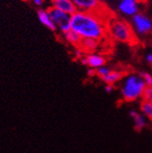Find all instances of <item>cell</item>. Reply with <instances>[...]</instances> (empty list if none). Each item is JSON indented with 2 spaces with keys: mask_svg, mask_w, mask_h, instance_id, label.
<instances>
[{
  "mask_svg": "<svg viewBox=\"0 0 152 153\" xmlns=\"http://www.w3.org/2000/svg\"><path fill=\"white\" fill-rule=\"evenodd\" d=\"M123 78H124L123 72L119 71V70H111L109 72V74L104 76L103 79H101V80L103 82H105V84H111V85H114V84L121 81V79Z\"/></svg>",
  "mask_w": 152,
  "mask_h": 153,
  "instance_id": "4fadbf2b",
  "label": "cell"
},
{
  "mask_svg": "<svg viewBox=\"0 0 152 153\" xmlns=\"http://www.w3.org/2000/svg\"><path fill=\"white\" fill-rule=\"evenodd\" d=\"M146 62L152 66V52H148L146 55Z\"/></svg>",
  "mask_w": 152,
  "mask_h": 153,
  "instance_id": "ffe728a7",
  "label": "cell"
},
{
  "mask_svg": "<svg viewBox=\"0 0 152 153\" xmlns=\"http://www.w3.org/2000/svg\"><path fill=\"white\" fill-rule=\"evenodd\" d=\"M98 44H99V41L97 40L90 39V38H82V41L79 46V49H80L85 53H92L97 50Z\"/></svg>",
  "mask_w": 152,
  "mask_h": 153,
  "instance_id": "7c38bea8",
  "label": "cell"
},
{
  "mask_svg": "<svg viewBox=\"0 0 152 153\" xmlns=\"http://www.w3.org/2000/svg\"><path fill=\"white\" fill-rule=\"evenodd\" d=\"M88 75L90 76H96V69H94V68H90L88 69Z\"/></svg>",
  "mask_w": 152,
  "mask_h": 153,
  "instance_id": "44dd1931",
  "label": "cell"
},
{
  "mask_svg": "<svg viewBox=\"0 0 152 153\" xmlns=\"http://www.w3.org/2000/svg\"><path fill=\"white\" fill-rule=\"evenodd\" d=\"M63 35H64L65 40L67 43H69L70 45L76 46V47L79 48V46L80 45V43L82 41V37L78 33H76L75 31H73V30L71 29L70 31H68Z\"/></svg>",
  "mask_w": 152,
  "mask_h": 153,
  "instance_id": "5bb4252c",
  "label": "cell"
},
{
  "mask_svg": "<svg viewBox=\"0 0 152 153\" xmlns=\"http://www.w3.org/2000/svg\"><path fill=\"white\" fill-rule=\"evenodd\" d=\"M50 17L55 24L57 30L65 34L71 30V15L60 10L54 7H50L48 10Z\"/></svg>",
  "mask_w": 152,
  "mask_h": 153,
  "instance_id": "5b68a950",
  "label": "cell"
},
{
  "mask_svg": "<svg viewBox=\"0 0 152 153\" xmlns=\"http://www.w3.org/2000/svg\"><path fill=\"white\" fill-rule=\"evenodd\" d=\"M141 113L147 119L152 121V100H142L140 105Z\"/></svg>",
  "mask_w": 152,
  "mask_h": 153,
  "instance_id": "9a60e30c",
  "label": "cell"
},
{
  "mask_svg": "<svg viewBox=\"0 0 152 153\" xmlns=\"http://www.w3.org/2000/svg\"><path fill=\"white\" fill-rule=\"evenodd\" d=\"M143 100H152V87H146L142 96Z\"/></svg>",
  "mask_w": 152,
  "mask_h": 153,
  "instance_id": "ac0fdd59",
  "label": "cell"
},
{
  "mask_svg": "<svg viewBox=\"0 0 152 153\" xmlns=\"http://www.w3.org/2000/svg\"><path fill=\"white\" fill-rule=\"evenodd\" d=\"M118 10L125 17H133L140 12L138 0H120L118 5Z\"/></svg>",
  "mask_w": 152,
  "mask_h": 153,
  "instance_id": "8992f818",
  "label": "cell"
},
{
  "mask_svg": "<svg viewBox=\"0 0 152 153\" xmlns=\"http://www.w3.org/2000/svg\"><path fill=\"white\" fill-rule=\"evenodd\" d=\"M139 75L145 81L147 87H152V75L148 72H140Z\"/></svg>",
  "mask_w": 152,
  "mask_h": 153,
  "instance_id": "e0dca14e",
  "label": "cell"
},
{
  "mask_svg": "<svg viewBox=\"0 0 152 153\" xmlns=\"http://www.w3.org/2000/svg\"><path fill=\"white\" fill-rule=\"evenodd\" d=\"M98 12L77 11L71 15V29L82 38L99 41L108 34V24Z\"/></svg>",
  "mask_w": 152,
  "mask_h": 153,
  "instance_id": "6da1fadb",
  "label": "cell"
},
{
  "mask_svg": "<svg viewBox=\"0 0 152 153\" xmlns=\"http://www.w3.org/2000/svg\"><path fill=\"white\" fill-rule=\"evenodd\" d=\"M108 34L118 42L132 43L134 40V32L132 25L122 19H111L108 22Z\"/></svg>",
  "mask_w": 152,
  "mask_h": 153,
  "instance_id": "3957f363",
  "label": "cell"
},
{
  "mask_svg": "<svg viewBox=\"0 0 152 153\" xmlns=\"http://www.w3.org/2000/svg\"><path fill=\"white\" fill-rule=\"evenodd\" d=\"M132 27L135 35L139 36H148L152 32V20L142 12L132 17Z\"/></svg>",
  "mask_w": 152,
  "mask_h": 153,
  "instance_id": "277c9868",
  "label": "cell"
},
{
  "mask_svg": "<svg viewBox=\"0 0 152 153\" xmlns=\"http://www.w3.org/2000/svg\"><path fill=\"white\" fill-rule=\"evenodd\" d=\"M51 6L69 15H73L78 11L72 0H51Z\"/></svg>",
  "mask_w": 152,
  "mask_h": 153,
  "instance_id": "9c48e42d",
  "label": "cell"
},
{
  "mask_svg": "<svg viewBox=\"0 0 152 153\" xmlns=\"http://www.w3.org/2000/svg\"><path fill=\"white\" fill-rule=\"evenodd\" d=\"M111 71V69L106 65H103L99 68H97L96 69V76H98V78L100 79H103L104 76H105L106 75H108L109 72Z\"/></svg>",
  "mask_w": 152,
  "mask_h": 153,
  "instance_id": "2e32d148",
  "label": "cell"
},
{
  "mask_svg": "<svg viewBox=\"0 0 152 153\" xmlns=\"http://www.w3.org/2000/svg\"><path fill=\"white\" fill-rule=\"evenodd\" d=\"M37 18H39V21L41 22V24L45 27L50 29V31H56L57 30V27H56L54 22H53L48 10H37Z\"/></svg>",
  "mask_w": 152,
  "mask_h": 153,
  "instance_id": "30bf717a",
  "label": "cell"
},
{
  "mask_svg": "<svg viewBox=\"0 0 152 153\" xmlns=\"http://www.w3.org/2000/svg\"><path fill=\"white\" fill-rule=\"evenodd\" d=\"M80 62L82 65H87L90 68H94L97 69L103 65H105V57L102 54H98L95 52L89 53L87 55H83L80 59Z\"/></svg>",
  "mask_w": 152,
  "mask_h": 153,
  "instance_id": "ba28073f",
  "label": "cell"
},
{
  "mask_svg": "<svg viewBox=\"0 0 152 153\" xmlns=\"http://www.w3.org/2000/svg\"><path fill=\"white\" fill-rule=\"evenodd\" d=\"M33 1V3L36 5V6H37V7H40V6H42V4H43V1L44 0H32Z\"/></svg>",
  "mask_w": 152,
  "mask_h": 153,
  "instance_id": "7402d4cb",
  "label": "cell"
},
{
  "mask_svg": "<svg viewBox=\"0 0 152 153\" xmlns=\"http://www.w3.org/2000/svg\"><path fill=\"white\" fill-rule=\"evenodd\" d=\"M129 114H130V117L133 119L134 130L138 133L141 132L147 125V118L143 114L135 110H130Z\"/></svg>",
  "mask_w": 152,
  "mask_h": 153,
  "instance_id": "8fae6325",
  "label": "cell"
},
{
  "mask_svg": "<svg viewBox=\"0 0 152 153\" xmlns=\"http://www.w3.org/2000/svg\"><path fill=\"white\" fill-rule=\"evenodd\" d=\"M105 91L108 94H111L112 91H114V85H111V84H105Z\"/></svg>",
  "mask_w": 152,
  "mask_h": 153,
  "instance_id": "d6986e66",
  "label": "cell"
},
{
  "mask_svg": "<svg viewBox=\"0 0 152 153\" xmlns=\"http://www.w3.org/2000/svg\"><path fill=\"white\" fill-rule=\"evenodd\" d=\"M72 1L78 11L102 13L100 0H72Z\"/></svg>",
  "mask_w": 152,
  "mask_h": 153,
  "instance_id": "52a82bcc",
  "label": "cell"
},
{
  "mask_svg": "<svg viewBox=\"0 0 152 153\" xmlns=\"http://www.w3.org/2000/svg\"><path fill=\"white\" fill-rule=\"evenodd\" d=\"M147 85L138 74H128L120 81V94L126 102H133L142 98Z\"/></svg>",
  "mask_w": 152,
  "mask_h": 153,
  "instance_id": "7a4b0ae2",
  "label": "cell"
}]
</instances>
